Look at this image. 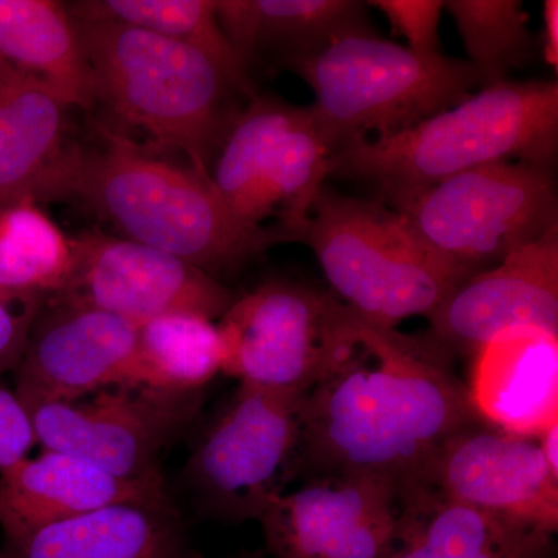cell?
<instances>
[{
    "instance_id": "cell-23",
    "label": "cell",
    "mask_w": 558,
    "mask_h": 558,
    "mask_svg": "<svg viewBox=\"0 0 558 558\" xmlns=\"http://www.w3.org/2000/svg\"><path fill=\"white\" fill-rule=\"evenodd\" d=\"M0 61L49 87L70 108L97 106L78 25L65 3L0 0Z\"/></svg>"
},
{
    "instance_id": "cell-1",
    "label": "cell",
    "mask_w": 558,
    "mask_h": 558,
    "mask_svg": "<svg viewBox=\"0 0 558 558\" xmlns=\"http://www.w3.org/2000/svg\"><path fill=\"white\" fill-rule=\"evenodd\" d=\"M301 416L300 481L359 473L402 487L480 418L454 355L432 333L384 328L349 307Z\"/></svg>"
},
{
    "instance_id": "cell-31",
    "label": "cell",
    "mask_w": 558,
    "mask_h": 558,
    "mask_svg": "<svg viewBox=\"0 0 558 558\" xmlns=\"http://www.w3.org/2000/svg\"><path fill=\"white\" fill-rule=\"evenodd\" d=\"M545 35H543V53L550 68H558V2L546 0L543 9Z\"/></svg>"
},
{
    "instance_id": "cell-30",
    "label": "cell",
    "mask_w": 558,
    "mask_h": 558,
    "mask_svg": "<svg viewBox=\"0 0 558 558\" xmlns=\"http://www.w3.org/2000/svg\"><path fill=\"white\" fill-rule=\"evenodd\" d=\"M39 307L13 306L0 300V379L16 369L28 329Z\"/></svg>"
},
{
    "instance_id": "cell-10",
    "label": "cell",
    "mask_w": 558,
    "mask_h": 558,
    "mask_svg": "<svg viewBox=\"0 0 558 558\" xmlns=\"http://www.w3.org/2000/svg\"><path fill=\"white\" fill-rule=\"evenodd\" d=\"M347 311L332 293L303 282H263L238 296L216 323L222 373L303 398L322 373Z\"/></svg>"
},
{
    "instance_id": "cell-6",
    "label": "cell",
    "mask_w": 558,
    "mask_h": 558,
    "mask_svg": "<svg viewBox=\"0 0 558 558\" xmlns=\"http://www.w3.org/2000/svg\"><path fill=\"white\" fill-rule=\"evenodd\" d=\"M281 69L314 92L311 108L333 153L363 142L371 132L385 138L410 130L484 87L472 62L417 53L377 33L348 36Z\"/></svg>"
},
{
    "instance_id": "cell-7",
    "label": "cell",
    "mask_w": 558,
    "mask_h": 558,
    "mask_svg": "<svg viewBox=\"0 0 558 558\" xmlns=\"http://www.w3.org/2000/svg\"><path fill=\"white\" fill-rule=\"evenodd\" d=\"M469 275L492 269L558 226L554 170L497 161L384 202Z\"/></svg>"
},
{
    "instance_id": "cell-24",
    "label": "cell",
    "mask_w": 558,
    "mask_h": 558,
    "mask_svg": "<svg viewBox=\"0 0 558 558\" xmlns=\"http://www.w3.org/2000/svg\"><path fill=\"white\" fill-rule=\"evenodd\" d=\"M75 267L73 241L39 208L24 199L0 209V300L43 306L68 292Z\"/></svg>"
},
{
    "instance_id": "cell-27",
    "label": "cell",
    "mask_w": 558,
    "mask_h": 558,
    "mask_svg": "<svg viewBox=\"0 0 558 558\" xmlns=\"http://www.w3.org/2000/svg\"><path fill=\"white\" fill-rule=\"evenodd\" d=\"M449 11L484 87L508 80L537 53V39L529 28V14L520 0H447Z\"/></svg>"
},
{
    "instance_id": "cell-13",
    "label": "cell",
    "mask_w": 558,
    "mask_h": 558,
    "mask_svg": "<svg viewBox=\"0 0 558 558\" xmlns=\"http://www.w3.org/2000/svg\"><path fill=\"white\" fill-rule=\"evenodd\" d=\"M402 486L376 475L301 481L259 519L271 558H387L398 534Z\"/></svg>"
},
{
    "instance_id": "cell-32",
    "label": "cell",
    "mask_w": 558,
    "mask_h": 558,
    "mask_svg": "<svg viewBox=\"0 0 558 558\" xmlns=\"http://www.w3.org/2000/svg\"><path fill=\"white\" fill-rule=\"evenodd\" d=\"M537 440L550 472L558 476V422L549 425L542 435L537 436Z\"/></svg>"
},
{
    "instance_id": "cell-19",
    "label": "cell",
    "mask_w": 558,
    "mask_h": 558,
    "mask_svg": "<svg viewBox=\"0 0 558 558\" xmlns=\"http://www.w3.org/2000/svg\"><path fill=\"white\" fill-rule=\"evenodd\" d=\"M554 535L411 483L402 487L398 534L387 558H556Z\"/></svg>"
},
{
    "instance_id": "cell-5",
    "label": "cell",
    "mask_w": 558,
    "mask_h": 558,
    "mask_svg": "<svg viewBox=\"0 0 558 558\" xmlns=\"http://www.w3.org/2000/svg\"><path fill=\"white\" fill-rule=\"evenodd\" d=\"M282 242H300L317 256L337 299L384 328L424 315L472 277L444 259L395 208L379 199L319 189L299 222L270 223Z\"/></svg>"
},
{
    "instance_id": "cell-17",
    "label": "cell",
    "mask_w": 558,
    "mask_h": 558,
    "mask_svg": "<svg viewBox=\"0 0 558 558\" xmlns=\"http://www.w3.org/2000/svg\"><path fill=\"white\" fill-rule=\"evenodd\" d=\"M0 558H205L170 492L2 538Z\"/></svg>"
},
{
    "instance_id": "cell-26",
    "label": "cell",
    "mask_w": 558,
    "mask_h": 558,
    "mask_svg": "<svg viewBox=\"0 0 558 558\" xmlns=\"http://www.w3.org/2000/svg\"><path fill=\"white\" fill-rule=\"evenodd\" d=\"M219 373L222 344L211 319L172 314L138 326L131 387L197 396Z\"/></svg>"
},
{
    "instance_id": "cell-16",
    "label": "cell",
    "mask_w": 558,
    "mask_h": 558,
    "mask_svg": "<svg viewBox=\"0 0 558 558\" xmlns=\"http://www.w3.org/2000/svg\"><path fill=\"white\" fill-rule=\"evenodd\" d=\"M428 332L457 357L515 330L558 336V226L465 279L428 315Z\"/></svg>"
},
{
    "instance_id": "cell-2",
    "label": "cell",
    "mask_w": 558,
    "mask_h": 558,
    "mask_svg": "<svg viewBox=\"0 0 558 558\" xmlns=\"http://www.w3.org/2000/svg\"><path fill=\"white\" fill-rule=\"evenodd\" d=\"M102 145H76L60 199H78L121 238L189 260L223 282L277 245L269 226L248 229L231 215L211 179L163 160L98 123Z\"/></svg>"
},
{
    "instance_id": "cell-22",
    "label": "cell",
    "mask_w": 558,
    "mask_h": 558,
    "mask_svg": "<svg viewBox=\"0 0 558 558\" xmlns=\"http://www.w3.org/2000/svg\"><path fill=\"white\" fill-rule=\"evenodd\" d=\"M368 10L360 0H216L220 25L250 72L256 62L281 69L348 36L376 35Z\"/></svg>"
},
{
    "instance_id": "cell-20",
    "label": "cell",
    "mask_w": 558,
    "mask_h": 558,
    "mask_svg": "<svg viewBox=\"0 0 558 558\" xmlns=\"http://www.w3.org/2000/svg\"><path fill=\"white\" fill-rule=\"evenodd\" d=\"M472 359L468 387L481 421L529 438L558 422V336L515 330Z\"/></svg>"
},
{
    "instance_id": "cell-12",
    "label": "cell",
    "mask_w": 558,
    "mask_h": 558,
    "mask_svg": "<svg viewBox=\"0 0 558 558\" xmlns=\"http://www.w3.org/2000/svg\"><path fill=\"white\" fill-rule=\"evenodd\" d=\"M73 241L75 267L60 296L142 326L172 314L223 317L238 293L189 260L124 238L83 233Z\"/></svg>"
},
{
    "instance_id": "cell-33",
    "label": "cell",
    "mask_w": 558,
    "mask_h": 558,
    "mask_svg": "<svg viewBox=\"0 0 558 558\" xmlns=\"http://www.w3.org/2000/svg\"><path fill=\"white\" fill-rule=\"evenodd\" d=\"M207 558V557H205ZM229 558H271L269 554L264 549L259 550H248V553H241L238 556L229 557Z\"/></svg>"
},
{
    "instance_id": "cell-11",
    "label": "cell",
    "mask_w": 558,
    "mask_h": 558,
    "mask_svg": "<svg viewBox=\"0 0 558 558\" xmlns=\"http://www.w3.org/2000/svg\"><path fill=\"white\" fill-rule=\"evenodd\" d=\"M201 405L202 395L120 385L27 411L40 449L83 459L124 483L160 487L167 486L161 454L190 428Z\"/></svg>"
},
{
    "instance_id": "cell-8",
    "label": "cell",
    "mask_w": 558,
    "mask_h": 558,
    "mask_svg": "<svg viewBox=\"0 0 558 558\" xmlns=\"http://www.w3.org/2000/svg\"><path fill=\"white\" fill-rule=\"evenodd\" d=\"M301 398L240 384L197 439L180 483L204 520L259 521L299 480Z\"/></svg>"
},
{
    "instance_id": "cell-14",
    "label": "cell",
    "mask_w": 558,
    "mask_h": 558,
    "mask_svg": "<svg viewBox=\"0 0 558 558\" xmlns=\"http://www.w3.org/2000/svg\"><path fill=\"white\" fill-rule=\"evenodd\" d=\"M137 339L128 319L65 296L46 301L13 371V391L31 410L131 385Z\"/></svg>"
},
{
    "instance_id": "cell-28",
    "label": "cell",
    "mask_w": 558,
    "mask_h": 558,
    "mask_svg": "<svg viewBox=\"0 0 558 558\" xmlns=\"http://www.w3.org/2000/svg\"><path fill=\"white\" fill-rule=\"evenodd\" d=\"M369 7L379 9L395 31L417 53H440L439 24L442 0H371Z\"/></svg>"
},
{
    "instance_id": "cell-29",
    "label": "cell",
    "mask_w": 558,
    "mask_h": 558,
    "mask_svg": "<svg viewBox=\"0 0 558 558\" xmlns=\"http://www.w3.org/2000/svg\"><path fill=\"white\" fill-rule=\"evenodd\" d=\"M35 446L31 414L13 388L0 379V470L31 457Z\"/></svg>"
},
{
    "instance_id": "cell-9",
    "label": "cell",
    "mask_w": 558,
    "mask_h": 558,
    "mask_svg": "<svg viewBox=\"0 0 558 558\" xmlns=\"http://www.w3.org/2000/svg\"><path fill=\"white\" fill-rule=\"evenodd\" d=\"M332 153L311 106L256 94L234 121L209 178L248 229H260L271 216L288 226L307 215L328 182Z\"/></svg>"
},
{
    "instance_id": "cell-21",
    "label": "cell",
    "mask_w": 558,
    "mask_h": 558,
    "mask_svg": "<svg viewBox=\"0 0 558 558\" xmlns=\"http://www.w3.org/2000/svg\"><path fill=\"white\" fill-rule=\"evenodd\" d=\"M168 494L167 486L124 483L83 459L43 450L0 470V531L17 538L121 501Z\"/></svg>"
},
{
    "instance_id": "cell-4",
    "label": "cell",
    "mask_w": 558,
    "mask_h": 558,
    "mask_svg": "<svg viewBox=\"0 0 558 558\" xmlns=\"http://www.w3.org/2000/svg\"><path fill=\"white\" fill-rule=\"evenodd\" d=\"M75 22L95 102L146 132L160 148L182 150L194 171L211 179L213 163L242 110L240 92L189 46L119 22Z\"/></svg>"
},
{
    "instance_id": "cell-3",
    "label": "cell",
    "mask_w": 558,
    "mask_h": 558,
    "mask_svg": "<svg viewBox=\"0 0 558 558\" xmlns=\"http://www.w3.org/2000/svg\"><path fill=\"white\" fill-rule=\"evenodd\" d=\"M557 149V81L505 80L410 130L336 150L329 178L368 183L389 202L497 161L554 170Z\"/></svg>"
},
{
    "instance_id": "cell-15",
    "label": "cell",
    "mask_w": 558,
    "mask_h": 558,
    "mask_svg": "<svg viewBox=\"0 0 558 558\" xmlns=\"http://www.w3.org/2000/svg\"><path fill=\"white\" fill-rule=\"evenodd\" d=\"M413 483L469 508L557 534L558 476L550 472L537 438L478 418L453 433Z\"/></svg>"
},
{
    "instance_id": "cell-25",
    "label": "cell",
    "mask_w": 558,
    "mask_h": 558,
    "mask_svg": "<svg viewBox=\"0 0 558 558\" xmlns=\"http://www.w3.org/2000/svg\"><path fill=\"white\" fill-rule=\"evenodd\" d=\"M68 10L75 20L119 22L189 46L208 58L242 97L256 95L252 73L220 25L216 0H87L69 3Z\"/></svg>"
},
{
    "instance_id": "cell-18",
    "label": "cell",
    "mask_w": 558,
    "mask_h": 558,
    "mask_svg": "<svg viewBox=\"0 0 558 558\" xmlns=\"http://www.w3.org/2000/svg\"><path fill=\"white\" fill-rule=\"evenodd\" d=\"M68 102L0 61V209L60 197L76 145L68 140Z\"/></svg>"
}]
</instances>
